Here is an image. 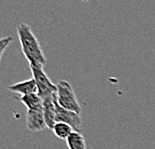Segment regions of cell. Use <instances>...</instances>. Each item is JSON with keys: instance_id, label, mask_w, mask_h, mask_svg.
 Segmentation results:
<instances>
[{"instance_id": "2", "label": "cell", "mask_w": 155, "mask_h": 149, "mask_svg": "<svg viewBox=\"0 0 155 149\" xmlns=\"http://www.w3.org/2000/svg\"><path fill=\"white\" fill-rule=\"evenodd\" d=\"M57 101L62 108L73 111L75 113H81V106L77 100L76 94L68 81L61 80L57 83Z\"/></svg>"}, {"instance_id": "1", "label": "cell", "mask_w": 155, "mask_h": 149, "mask_svg": "<svg viewBox=\"0 0 155 149\" xmlns=\"http://www.w3.org/2000/svg\"><path fill=\"white\" fill-rule=\"evenodd\" d=\"M17 35L22 52L29 64H38L43 66L46 63L45 55L42 51L40 43L30 26L26 23H20L17 27Z\"/></svg>"}, {"instance_id": "3", "label": "cell", "mask_w": 155, "mask_h": 149, "mask_svg": "<svg viewBox=\"0 0 155 149\" xmlns=\"http://www.w3.org/2000/svg\"><path fill=\"white\" fill-rule=\"evenodd\" d=\"M34 80L37 84V93L44 99L57 93V84H54L43 70V66L38 64H29Z\"/></svg>"}, {"instance_id": "5", "label": "cell", "mask_w": 155, "mask_h": 149, "mask_svg": "<svg viewBox=\"0 0 155 149\" xmlns=\"http://www.w3.org/2000/svg\"><path fill=\"white\" fill-rule=\"evenodd\" d=\"M26 125H27L28 130L31 132L43 131L44 129L47 128L42 108L34 109V110H27Z\"/></svg>"}, {"instance_id": "10", "label": "cell", "mask_w": 155, "mask_h": 149, "mask_svg": "<svg viewBox=\"0 0 155 149\" xmlns=\"http://www.w3.org/2000/svg\"><path fill=\"white\" fill-rule=\"evenodd\" d=\"M54 135L59 139H62V140H67V138L70 136V134L73 132V128L71 126H69L68 124L63 123V122H56V124L54 125L53 129Z\"/></svg>"}, {"instance_id": "7", "label": "cell", "mask_w": 155, "mask_h": 149, "mask_svg": "<svg viewBox=\"0 0 155 149\" xmlns=\"http://www.w3.org/2000/svg\"><path fill=\"white\" fill-rule=\"evenodd\" d=\"M7 88H8V90H10L12 92L21 94V96L37 93V91H38L37 84H36V81L33 78H30V79H27V80L18 82V83L9 85Z\"/></svg>"}, {"instance_id": "6", "label": "cell", "mask_w": 155, "mask_h": 149, "mask_svg": "<svg viewBox=\"0 0 155 149\" xmlns=\"http://www.w3.org/2000/svg\"><path fill=\"white\" fill-rule=\"evenodd\" d=\"M56 103H57L56 94L43 99L42 110H43L46 125L49 129H53L54 125L56 124Z\"/></svg>"}, {"instance_id": "4", "label": "cell", "mask_w": 155, "mask_h": 149, "mask_svg": "<svg viewBox=\"0 0 155 149\" xmlns=\"http://www.w3.org/2000/svg\"><path fill=\"white\" fill-rule=\"evenodd\" d=\"M56 122L66 123L73 128L74 131H79L82 125L81 115L75 113L73 111L62 108L58 104V101L56 103Z\"/></svg>"}, {"instance_id": "8", "label": "cell", "mask_w": 155, "mask_h": 149, "mask_svg": "<svg viewBox=\"0 0 155 149\" xmlns=\"http://www.w3.org/2000/svg\"><path fill=\"white\" fill-rule=\"evenodd\" d=\"M17 99L24 104V106L27 108V110L40 109L42 108V105H43V99L39 96L38 93L20 96V97H18Z\"/></svg>"}, {"instance_id": "11", "label": "cell", "mask_w": 155, "mask_h": 149, "mask_svg": "<svg viewBox=\"0 0 155 149\" xmlns=\"http://www.w3.org/2000/svg\"><path fill=\"white\" fill-rule=\"evenodd\" d=\"M13 40V37L11 36H7V37H3L0 40V46H1V52H0V58H2L3 54H4L5 49L7 48V46L10 44Z\"/></svg>"}, {"instance_id": "9", "label": "cell", "mask_w": 155, "mask_h": 149, "mask_svg": "<svg viewBox=\"0 0 155 149\" xmlns=\"http://www.w3.org/2000/svg\"><path fill=\"white\" fill-rule=\"evenodd\" d=\"M69 149H87L86 141L79 131H73L66 140Z\"/></svg>"}]
</instances>
